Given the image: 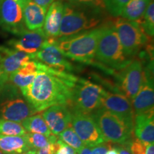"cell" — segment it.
<instances>
[{"label":"cell","instance_id":"1","mask_svg":"<svg viewBox=\"0 0 154 154\" xmlns=\"http://www.w3.org/2000/svg\"><path fill=\"white\" fill-rule=\"evenodd\" d=\"M36 61L37 72L34 79L22 92L26 101L37 113L54 105L69 104L78 77Z\"/></svg>","mask_w":154,"mask_h":154},{"label":"cell","instance_id":"2","mask_svg":"<svg viewBox=\"0 0 154 154\" xmlns=\"http://www.w3.org/2000/svg\"><path fill=\"white\" fill-rule=\"evenodd\" d=\"M103 9L66 2L63 5L59 37L71 36L101 26L103 19Z\"/></svg>","mask_w":154,"mask_h":154},{"label":"cell","instance_id":"3","mask_svg":"<svg viewBox=\"0 0 154 154\" xmlns=\"http://www.w3.org/2000/svg\"><path fill=\"white\" fill-rule=\"evenodd\" d=\"M103 24L91 30L71 36L55 38L58 47L67 59L78 62L90 63L95 59L98 42Z\"/></svg>","mask_w":154,"mask_h":154},{"label":"cell","instance_id":"4","mask_svg":"<svg viewBox=\"0 0 154 154\" xmlns=\"http://www.w3.org/2000/svg\"><path fill=\"white\" fill-rule=\"evenodd\" d=\"M95 59L109 69L119 71L124 68L132 60L125 56L112 22L103 24Z\"/></svg>","mask_w":154,"mask_h":154},{"label":"cell","instance_id":"5","mask_svg":"<svg viewBox=\"0 0 154 154\" xmlns=\"http://www.w3.org/2000/svg\"><path fill=\"white\" fill-rule=\"evenodd\" d=\"M91 116L106 142L124 144L131 141L134 127L124 119L103 108L96 110Z\"/></svg>","mask_w":154,"mask_h":154},{"label":"cell","instance_id":"6","mask_svg":"<svg viewBox=\"0 0 154 154\" xmlns=\"http://www.w3.org/2000/svg\"><path fill=\"white\" fill-rule=\"evenodd\" d=\"M124 54L128 59L136 56L146 45L148 36L137 22L117 17L113 22Z\"/></svg>","mask_w":154,"mask_h":154},{"label":"cell","instance_id":"7","mask_svg":"<svg viewBox=\"0 0 154 154\" xmlns=\"http://www.w3.org/2000/svg\"><path fill=\"white\" fill-rule=\"evenodd\" d=\"M105 89L91 81L78 79L73 89L70 104L73 109L87 113L101 108V99Z\"/></svg>","mask_w":154,"mask_h":154},{"label":"cell","instance_id":"8","mask_svg":"<svg viewBox=\"0 0 154 154\" xmlns=\"http://www.w3.org/2000/svg\"><path fill=\"white\" fill-rule=\"evenodd\" d=\"M72 115L71 126L86 146L94 147L106 142L91 114L72 109Z\"/></svg>","mask_w":154,"mask_h":154},{"label":"cell","instance_id":"9","mask_svg":"<svg viewBox=\"0 0 154 154\" xmlns=\"http://www.w3.org/2000/svg\"><path fill=\"white\" fill-rule=\"evenodd\" d=\"M141 61L138 59L131 60L117 74V86L119 93L124 95L131 101L138 93L143 78Z\"/></svg>","mask_w":154,"mask_h":154},{"label":"cell","instance_id":"10","mask_svg":"<svg viewBox=\"0 0 154 154\" xmlns=\"http://www.w3.org/2000/svg\"><path fill=\"white\" fill-rule=\"evenodd\" d=\"M153 63L150 62L143 69V78L137 94L131 101V104L136 115L154 111V84Z\"/></svg>","mask_w":154,"mask_h":154},{"label":"cell","instance_id":"11","mask_svg":"<svg viewBox=\"0 0 154 154\" xmlns=\"http://www.w3.org/2000/svg\"><path fill=\"white\" fill-rule=\"evenodd\" d=\"M33 59L43 63L50 68L62 72H71L75 69L72 63L58 47L55 38H48L41 49L33 55Z\"/></svg>","mask_w":154,"mask_h":154},{"label":"cell","instance_id":"12","mask_svg":"<svg viewBox=\"0 0 154 154\" xmlns=\"http://www.w3.org/2000/svg\"><path fill=\"white\" fill-rule=\"evenodd\" d=\"M0 27L16 36L27 29L22 9L14 0H0Z\"/></svg>","mask_w":154,"mask_h":154},{"label":"cell","instance_id":"13","mask_svg":"<svg viewBox=\"0 0 154 154\" xmlns=\"http://www.w3.org/2000/svg\"><path fill=\"white\" fill-rule=\"evenodd\" d=\"M101 108L115 113L134 127L135 113L131 101L123 94L105 90L101 96Z\"/></svg>","mask_w":154,"mask_h":154},{"label":"cell","instance_id":"14","mask_svg":"<svg viewBox=\"0 0 154 154\" xmlns=\"http://www.w3.org/2000/svg\"><path fill=\"white\" fill-rule=\"evenodd\" d=\"M47 39L42 28L36 30L25 29L16 38L11 39L8 44L13 49L34 55L41 49Z\"/></svg>","mask_w":154,"mask_h":154},{"label":"cell","instance_id":"15","mask_svg":"<svg viewBox=\"0 0 154 154\" xmlns=\"http://www.w3.org/2000/svg\"><path fill=\"white\" fill-rule=\"evenodd\" d=\"M42 116L51 134L58 136L72 126V111L68 104H57L43 111Z\"/></svg>","mask_w":154,"mask_h":154},{"label":"cell","instance_id":"16","mask_svg":"<svg viewBox=\"0 0 154 154\" xmlns=\"http://www.w3.org/2000/svg\"><path fill=\"white\" fill-rule=\"evenodd\" d=\"M37 112L26 100L13 97L5 100L0 105V118L17 123Z\"/></svg>","mask_w":154,"mask_h":154},{"label":"cell","instance_id":"17","mask_svg":"<svg viewBox=\"0 0 154 154\" xmlns=\"http://www.w3.org/2000/svg\"><path fill=\"white\" fill-rule=\"evenodd\" d=\"M0 65L7 78L20 69L24 63L33 59V55L18 51L11 47H0Z\"/></svg>","mask_w":154,"mask_h":154},{"label":"cell","instance_id":"18","mask_svg":"<svg viewBox=\"0 0 154 154\" xmlns=\"http://www.w3.org/2000/svg\"><path fill=\"white\" fill-rule=\"evenodd\" d=\"M17 3L22 9L26 28L28 30L42 29L47 9L37 5L32 0H19Z\"/></svg>","mask_w":154,"mask_h":154},{"label":"cell","instance_id":"19","mask_svg":"<svg viewBox=\"0 0 154 154\" xmlns=\"http://www.w3.org/2000/svg\"><path fill=\"white\" fill-rule=\"evenodd\" d=\"M64 3L61 0H54L48 7L42 29L47 38L59 37Z\"/></svg>","mask_w":154,"mask_h":154},{"label":"cell","instance_id":"20","mask_svg":"<svg viewBox=\"0 0 154 154\" xmlns=\"http://www.w3.org/2000/svg\"><path fill=\"white\" fill-rule=\"evenodd\" d=\"M154 111L136 115L134 131L136 138L146 143L154 142Z\"/></svg>","mask_w":154,"mask_h":154},{"label":"cell","instance_id":"21","mask_svg":"<svg viewBox=\"0 0 154 154\" xmlns=\"http://www.w3.org/2000/svg\"><path fill=\"white\" fill-rule=\"evenodd\" d=\"M36 72L37 66L35 59L29 61L16 72L12 73L9 77L15 86L19 88L21 91L24 92L33 82Z\"/></svg>","mask_w":154,"mask_h":154},{"label":"cell","instance_id":"22","mask_svg":"<svg viewBox=\"0 0 154 154\" xmlns=\"http://www.w3.org/2000/svg\"><path fill=\"white\" fill-rule=\"evenodd\" d=\"M31 150L24 136L0 134V151L4 154H19Z\"/></svg>","mask_w":154,"mask_h":154},{"label":"cell","instance_id":"23","mask_svg":"<svg viewBox=\"0 0 154 154\" xmlns=\"http://www.w3.org/2000/svg\"><path fill=\"white\" fill-rule=\"evenodd\" d=\"M151 0H130L125 5L120 17L129 21L137 22L141 18Z\"/></svg>","mask_w":154,"mask_h":154},{"label":"cell","instance_id":"24","mask_svg":"<svg viewBox=\"0 0 154 154\" xmlns=\"http://www.w3.org/2000/svg\"><path fill=\"white\" fill-rule=\"evenodd\" d=\"M24 128L29 133H36L45 135L47 136H51L49 127L46 124L45 121L42 114H34L25 119L21 123Z\"/></svg>","mask_w":154,"mask_h":154},{"label":"cell","instance_id":"25","mask_svg":"<svg viewBox=\"0 0 154 154\" xmlns=\"http://www.w3.org/2000/svg\"><path fill=\"white\" fill-rule=\"evenodd\" d=\"M26 141L30 146L31 149H43L51 143H54L57 140V137L55 135L47 136L45 135L36 134V133H26L24 135Z\"/></svg>","mask_w":154,"mask_h":154},{"label":"cell","instance_id":"26","mask_svg":"<svg viewBox=\"0 0 154 154\" xmlns=\"http://www.w3.org/2000/svg\"><path fill=\"white\" fill-rule=\"evenodd\" d=\"M137 22L143 29L145 34L149 37L154 36V3L153 0L148 6L143 16Z\"/></svg>","mask_w":154,"mask_h":154},{"label":"cell","instance_id":"27","mask_svg":"<svg viewBox=\"0 0 154 154\" xmlns=\"http://www.w3.org/2000/svg\"><path fill=\"white\" fill-rule=\"evenodd\" d=\"M57 136L59 137V139H60L61 141H63L68 146H71L77 152L79 151L85 146L82 140L78 136V135L75 133L72 126L63 130Z\"/></svg>","mask_w":154,"mask_h":154},{"label":"cell","instance_id":"28","mask_svg":"<svg viewBox=\"0 0 154 154\" xmlns=\"http://www.w3.org/2000/svg\"><path fill=\"white\" fill-rule=\"evenodd\" d=\"M26 131L21 123L0 118V134L5 136H24Z\"/></svg>","mask_w":154,"mask_h":154},{"label":"cell","instance_id":"29","mask_svg":"<svg viewBox=\"0 0 154 154\" xmlns=\"http://www.w3.org/2000/svg\"><path fill=\"white\" fill-rule=\"evenodd\" d=\"M130 0H103L104 9L114 17H119L125 5Z\"/></svg>","mask_w":154,"mask_h":154},{"label":"cell","instance_id":"30","mask_svg":"<svg viewBox=\"0 0 154 154\" xmlns=\"http://www.w3.org/2000/svg\"><path fill=\"white\" fill-rule=\"evenodd\" d=\"M148 144L138 138H133L129 142V149L131 154H146Z\"/></svg>","mask_w":154,"mask_h":154},{"label":"cell","instance_id":"31","mask_svg":"<svg viewBox=\"0 0 154 154\" xmlns=\"http://www.w3.org/2000/svg\"><path fill=\"white\" fill-rule=\"evenodd\" d=\"M58 146H59V143H58V140H57L54 143H49L43 149H31L28 151V152L30 154H56Z\"/></svg>","mask_w":154,"mask_h":154},{"label":"cell","instance_id":"32","mask_svg":"<svg viewBox=\"0 0 154 154\" xmlns=\"http://www.w3.org/2000/svg\"><path fill=\"white\" fill-rule=\"evenodd\" d=\"M66 2L73 4L92 6V7H99V8L104 9L103 0H66Z\"/></svg>","mask_w":154,"mask_h":154},{"label":"cell","instance_id":"33","mask_svg":"<svg viewBox=\"0 0 154 154\" xmlns=\"http://www.w3.org/2000/svg\"><path fill=\"white\" fill-rule=\"evenodd\" d=\"M58 143L59 146L56 154H78V152L76 150L63 143L60 139H58Z\"/></svg>","mask_w":154,"mask_h":154},{"label":"cell","instance_id":"34","mask_svg":"<svg viewBox=\"0 0 154 154\" xmlns=\"http://www.w3.org/2000/svg\"><path fill=\"white\" fill-rule=\"evenodd\" d=\"M112 147L110 142H104L94 147H91V154H106V152Z\"/></svg>","mask_w":154,"mask_h":154},{"label":"cell","instance_id":"35","mask_svg":"<svg viewBox=\"0 0 154 154\" xmlns=\"http://www.w3.org/2000/svg\"><path fill=\"white\" fill-rule=\"evenodd\" d=\"M119 151V154H131L129 149V142L128 143L121 144L117 146Z\"/></svg>","mask_w":154,"mask_h":154},{"label":"cell","instance_id":"36","mask_svg":"<svg viewBox=\"0 0 154 154\" xmlns=\"http://www.w3.org/2000/svg\"><path fill=\"white\" fill-rule=\"evenodd\" d=\"M32 1L37 4V5L42 6V7L48 9L49 5H51L54 0H32Z\"/></svg>","mask_w":154,"mask_h":154},{"label":"cell","instance_id":"37","mask_svg":"<svg viewBox=\"0 0 154 154\" xmlns=\"http://www.w3.org/2000/svg\"><path fill=\"white\" fill-rule=\"evenodd\" d=\"M0 59H1V56H0ZM8 80L9 79L5 76V74H4L2 69L1 65H0V87H1L2 86H3Z\"/></svg>","mask_w":154,"mask_h":154},{"label":"cell","instance_id":"38","mask_svg":"<svg viewBox=\"0 0 154 154\" xmlns=\"http://www.w3.org/2000/svg\"><path fill=\"white\" fill-rule=\"evenodd\" d=\"M78 154H91V147L85 146L78 152Z\"/></svg>","mask_w":154,"mask_h":154},{"label":"cell","instance_id":"39","mask_svg":"<svg viewBox=\"0 0 154 154\" xmlns=\"http://www.w3.org/2000/svg\"><path fill=\"white\" fill-rule=\"evenodd\" d=\"M146 154H154V146L153 143L148 144L147 148H146Z\"/></svg>","mask_w":154,"mask_h":154},{"label":"cell","instance_id":"40","mask_svg":"<svg viewBox=\"0 0 154 154\" xmlns=\"http://www.w3.org/2000/svg\"><path fill=\"white\" fill-rule=\"evenodd\" d=\"M106 154H119V151L117 149V146H114V147H111L110 149H109V151L106 152Z\"/></svg>","mask_w":154,"mask_h":154},{"label":"cell","instance_id":"41","mask_svg":"<svg viewBox=\"0 0 154 154\" xmlns=\"http://www.w3.org/2000/svg\"><path fill=\"white\" fill-rule=\"evenodd\" d=\"M19 154H30L29 153L28 151H26V152H24V153H19Z\"/></svg>","mask_w":154,"mask_h":154},{"label":"cell","instance_id":"42","mask_svg":"<svg viewBox=\"0 0 154 154\" xmlns=\"http://www.w3.org/2000/svg\"><path fill=\"white\" fill-rule=\"evenodd\" d=\"M0 154H4L3 153H2V152L1 151H0Z\"/></svg>","mask_w":154,"mask_h":154}]
</instances>
